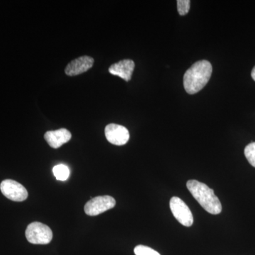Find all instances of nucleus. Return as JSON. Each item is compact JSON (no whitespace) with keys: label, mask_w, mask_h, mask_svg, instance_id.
<instances>
[{"label":"nucleus","mask_w":255,"mask_h":255,"mask_svg":"<svg viewBox=\"0 0 255 255\" xmlns=\"http://www.w3.org/2000/svg\"><path fill=\"white\" fill-rule=\"evenodd\" d=\"M94 59L90 56L80 57L73 60L67 65L65 73L68 76H75L85 73L93 66Z\"/></svg>","instance_id":"6e6552de"},{"label":"nucleus","mask_w":255,"mask_h":255,"mask_svg":"<svg viewBox=\"0 0 255 255\" xmlns=\"http://www.w3.org/2000/svg\"><path fill=\"white\" fill-rule=\"evenodd\" d=\"M252 78H253V80L255 81V66L254 67V68L253 69V71H252L251 73Z\"/></svg>","instance_id":"2eb2a0df"},{"label":"nucleus","mask_w":255,"mask_h":255,"mask_svg":"<svg viewBox=\"0 0 255 255\" xmlns=\"http://www.w3.org/2000/svg\"><path fill=\"white\" fill-rule=\"evenodd\" d=\"M171 211L176 219L186 227H190L194 223V217L187 204L177 196H173L169 202Z\"/></svg>","instance_id":"20e7f679"},{"label":"nucleus","mask_w":255,"mask_h":255,"mask_svg":"<svg viewBox=\"0 0 255 255\" xmlns=\"http://www.w3.org/2000/svg\"><path fill=\"white\" fill-rule=\"evenodd\" d=\"M105 136L113 145H124L128 141L130 134L127 128L123 126L111 124L105 128Z\"/></svg>","instance_id":"0eeeda50"},{"label":"nucleus","mask_w":255,"mask_h":255,"mask_svg":"<svg viewBox=\"0 0 255 255\" xmlns=\"http://www.w3.org/2000/svg\"><path fill=\"white\" fill-rule=\"evenodd\" d=\"M116 206V200L112 196H100L93 198L85 204V214L90 216H95L105 211L113 209Z\"/></svg>","instance_id":"423d86ee"},{"label":"nucleus","mask_w":255,"mask_h":255,"mask_svg":"<svg viewBox=\"0 0 255 255\" xmlns=\"http://www.w3.org/2000/svg\"><path fill=\"white\" fill-rule=\"evenodd\" d=\"M71 132L65 128H60L56 130H50L44 135L45 140L48 145L53 148H59L64 144L71 139Z\"/></svg>","instance_id":"9d476101"},{"label":"nucleus","mask_w":255,"mask_h":255,"mask_svg":"<svg viewBox=\"0 0 255 255\" xmlns=\"http://www.w3.org/2000/svg\"><path fill=\"white\" fill-rule=\"evenodd\" d=\"M187 187L194 199L208 213L213 215L221 214L222 205L212 189L194 179L188 181Z\"/></svg>","instance_id":"f03ea898"},{"label":"nucleus","mask_w":255,"mask_h":255,"mask_svg":"<svg viewBox=\"0 0 255 255\" xmlns=\"http://www.w3.org/2000/svg\"><path fill=\"white\" fill-rule=\"evenodd\" d=\"M25 235L27 241L34 245H47L53 239L51 229L46 225L39 222L30 223Z\"/></svg>","instance_id":"7ed1b4c3"},{"label":"nucleus","mask_w":255,"mask_h":255,"mask_svg":"<svg viewBox=\"0 0 255 255\" xmlns=\"http://www.w3.org/2000/svg\"><path fill=\"white\" fill-rule=\"evenodd\" d=\"M212 65L207 60L196 62L188 69L184 76V87L189 95L201 91L209 82L212 74Z\"/></svg>","instance_id":"f257e3e1"},{"label":"nucleus","mask_w":255,"mask_h":255,"mask_svg":"<svg viewBox=\"0 0 255 255\" xmlns=\"http://www.w3.org/2000/svg\"><path fill=\"white\" fill-rule=\"evenodd\" d=\"M244 152L249 163L255 167V142L247 145Z\"/></svg>","instance_id":"f8f14e48"},{"label":"nucleus","mask_w":255,"mask_h":255,"mask_svg":"<svg viewBox=\"0 0 255 255\" xmlns=\"http://www.w3.org/2000/svg\"><path fill=\"white\" fill-rule=\"evenodd\" d=\"M0 189L5 197L13 201H23L28 198V191L22 184L12 179H5L0 184Z\"/></svg>","instance_id":"39448f33"},{"label":"nucleus","mask_w":255,"mask_h":255,"mask_svg":"<svg viewBox=\"0 0 255 255\" xmlns=\"http://www.w3.org/2000/svg\"><path fill=\"white\" fill-rule=\"evenodd\" d=\"M53 174L58 180L65 181L70 176V170L65 164H60L55 166L53 169Z\"/></svg>","instance_id":"9b49d317"},{"label":"nucleus","mask_w":255,"mask_h":255,"mask_svg":"<svg viewBox=\"0 0 255 255\" xmlns=\"http://www.w3.org/2000/svg\"><path fill=\"white\" fill-rule=\"evenodd\" d=\"M135 68V63L132 60H122L111 65L109 72L112 75L118 76L127 82L131 80L132 72Z\"/></svg>","instance_id":"1a4fd4ad"},{"label":"nucleus","mask_w":255,"mask_h":255,"mask_svg":"<svg viewBox=\"0 0 255 255\" xmlns=\"http://www.w3.org/2000/svg\"><path fill=\"white\" fill-rule=\"evenodd\" d=\"M135 255H160L155 250L145 246H137L134 249Z\"/></svg>","instance_id":"ddd939ff"},{"label":"nucleus","mask_w":255,"mask_h":255,"mask_svg":"<svg viewBox=\"0 0 255 255\" xmlns=\"http://www.w3.org/2000/svg\"><path fill=\"white\" fill-rule=\"evenodd\" d=\"M177 10L181 16H184L187 14L190 9L191 1L189 0H178Z\"/></svg>","instance_id":"4468645a"}]
</instances>
